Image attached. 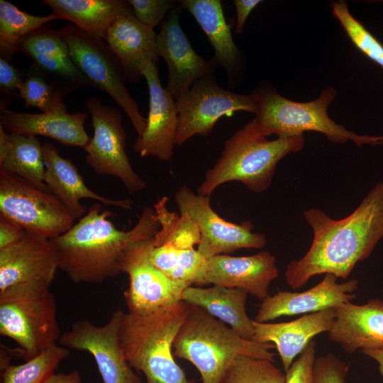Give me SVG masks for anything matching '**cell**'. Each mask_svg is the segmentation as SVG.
Here are the masks:
<instances>
[{
  "instance_id": "cell-1",
  "label": "cell",
  "mask_w": 383,
  "mask_h": 383,
  "mask_svg": "<svg viewBox=\"0 0 383 383\" xmlns=\"http://www.w3.org/2000/svg\"><path fill=\"white\" fill-rule=\"evenodd\" d=\"M313 238L306 253L292 260L284 276L294 289L318 274L346 279L356 264L367 259L383 238V182H379L347 217L336 220L318 208L303 213Z\"/></svg>"
},
{
  "instance_id": "cell-2",
  "label": "cell",
  "mask_w": 383,
  "mask_h": 383,
  "mask_svg": "<svg viewBox=\"0 0 383 383\" xmlns=\"http://www.w3.org/2000/svg\"><path fill=\"white\" fill-rule=\"evenodd\" d=\"M94 203L87 213L65 233L50 239L58 268L74 283L100 284L121 272L126 250L134 243L153 238L160 229L154 208L145 206L130 231L118 229L109 219L114 213L101 211Z\"/></svg>"
},
{
  "instance_id": "cell-3",
  "label": "cell",
  "mask_w": 383,
  "mask_h": 383,
  "mask_svg": "<svg viewBox=\"0 0 383 383\" xmlns=\"http://www.w3.org/2000/svg\"><path fill=\"white\" fill-rule=\"evenodd\" d=\"M189 308L179 301L150 313H124L121 345L129 365L145 376L146 383H194L173 354L174 339Z\"/></svg>"
},
{
  "instance_id": "cell-4",
  "label": "cell",
  "mask_w": 383,
  "mask_h": 383,
  "mask_svg": "<svg viewBox=\"0 0 383 383\" xmlns=\"http://www.w3.org/2000/svg\"><path fill=\"white\" fill-rule=\"evenodd\" d=\"M304 145L303 135L267 140L253 118L226 141L221 157L206 172L197 193L210 196L217 187L232 181L243 183L252 192H263L272 183L278 162Z\"/></svg>"
},
{
  "instance_id": "cell-5",
  "label": "cell",
  "mask_w": 383,
  "mask_h": 383,
  "mask_svg": "<svg viewBox=\"0 0 383 383\" xmlns=\"http://www.w3.org/2000/svg\"><path fill=\"white\" fill-rule=\"evenodd\" d=\"M274 345L245 339L205 309L190 304L173 343V354L191 362L201 383H221L231 363L240 355L274 361Z\"/></svg>"
},
{
  "instance_id": "cell-6",
  "label": "cell",
  "mask_w": 383,
  "mask_h": 383,
  "mask_svg": "<svg viewBox=\"0 0 383 383\" xmlns=\"http://www.w3.org/2000/svg\"><path fill=\"white\" fill-rule=\"evenodd\" d=\"M251 94L257 106L254 119L266 136L276 134L278 138H290L313 131L324 134L335 143L352 140L359 147L383 143V136L360 135L330 118L328 107L336 96V91L331 87L323 90L316 99L305 103L286 99L266 84Z\"/></svg>"
},
{
  "instance_id": "cell-7",
  "label": "cell",
  "mask_w": 383,
  "mask_h": 383,
  "mask_svg": "<svg viewBox=\"0 0 383 383\" xmlns=\"http://www.w3.org/2000/svg\"><path fill=\"white\" fill-rule=\"evenodd\" d=\"M0 334L18 344L15 353L25 361L57 343L62 333L50 287L21 284L0 292Z\"/></svg>"
},
{
  "instance_id": "cell-8",
  "label": "cell",
  "mask_w": 383,
  "mask_h": 383,
  "mask_svg": "<svg viewBox=\"0 0 383 383\" xmlns=\"http://www.w3.org/2000/svg\"><path fill=\"white\" fill-rule=\"evenodd\" d=\"M58 31L77 69L94 87L112 97L131 120L138 136H140L145 129L147 118L141 115L138 104L128 92L122 65L107 43L72 23H67Z\"/></svg>"
},
{
  "instance_id": "cell-9",
  "label": "cell",
  "mask_w": 383,
  "mask_h": 383,
  "mask_svg": "<svg viewBox=\"0 0 383 383\" xmlns=\"http://www.w3.org/2000/svg\"><path fill=\"white\" fill-rule=\"evenodd\" d=\"M0 213L26 231L48 239L69 231L74 220L56 196L1 169Z\"/></svg>"
},
{
  "instance_id": "cell-10",
  "label": "cell",
  "mask_w": 383,
  "mask_h": 383,
  "mask_svg": "<svg viewBox=\"0 0 383 383\" xmlns=\"http://www.w3.org/2000/svg\"><path fill=\"white\" fill-rule=\"evenodd\" d=\"M86 106L94 129L84 148L87 165L97 174L118 178L130 194L145 189L146 182L134 171L126 152V134L120 111L96 96L88 98Z\"/></svg>"
},
{
  "instance_id": "cell-11",
  "label": "cell",
  "mask_w": 383,
  "mask_h": 383,
  "mask_svg": "<svg viewBox=\"0 0 383 383\" xmlns=\"http://www.w3.org/2000/svg\"><path fill=\"white\" fill-rule=\"evenodd\" d=\"M178 112L176 145L180 146L195 135H208L217 121L237 111L256 113L257 106L252 94L226 90L216 83L213 74L196 81L175 99Z\"/></svg>"
},
{
  "instance_id": "cell-12",
  "label": "cell",
  "mask_w": 383,
  "mask_h": 383,
  "mask_svg": "<svg viewBox=\"0 0 383 383\" xmlns=\"http://www.w3.org/2000/svg\"><path fill=\"white\" fill-rule=\"evenodd\" d=\"M180 216L187 217L197 228L200 241L197 250L209 259L243 248H262L267 244L265 235L253 233L249 221L240 224L221 218L211 206L210 196L194 193L187 185L174 194Z\"/></svg>"
},
{
  "instance_id": "cell-13",
  "label": "cell",
  "mask_w": 383,
  "mask_h": 383,
  "mask_svg": "<svg viewBox=\"0 0 383 383\" xmlns=\"http://www.w3.org/2000/svg\"><path fill=\"white\" fill-rule=\"evenodd\" d=\"M124 312L115 311L109 321L97 326L87 319L74 322L62 333L60 345L86 351L94 357L103 383H142L128 362L120 343L119 333Z\"/></svg>"
},
{
  "instance_id": "cell-14",
  "label": "cell",
  "mask_w": 383,
  "mask_h": 383,
  "mask_svg": "<svg viewBox=\"0 0 383 383\" xmlns=\"http://www.w3.org/2000/svg\"><path fill=\"white\" fill-rule=\"evenodd\" d=\"M153 238L132 245L121 261V272L129 279L124 296L131 313H150L177 303L189 287L172 280L152 264L150 250Z\"/></svg>"
},
{
  "instance_id": "cell-15",
  "label": "cell",
  "mask_w": 383,
  "mask_h": 383,
  "mask_svg": "<svg viewBox=\"0 0 383 383\" xmlns=\"http://www.w3.org/2000/svg\"><path fill=\"white\" fill-rule=\"evenodd\" d=\"M16 52L28 56L33 61L29 68L45 79L63 96L84 86L94 87L75 66L59 31L44 27L35 30L18 42Z\"/></svg>"
},
{
  "instance_id": "cell-16",
  "label": "cell",
  "mask_w": 383,
  "mask_h": 383,
  "mask_svg": "<svg viewBox=\"0 0 383 383\" xmlns=\"http://www.w3.org/2000/svg\"><path fill=\"white\" fill-rule=\"evenodd\" d=\"M179 13L177 7L170 11L156 38L158 56L164 59L168 68L166 89L174 99L196 81L211 75L218 65L213 57L206 60L194 51L180 26Z\"/></svg>"
},
{
  "instance_id": "cell-17",
  "label": "cell",
  "mask_w": 383,
  "mask_h": 383,
  "mask_svg": "<svg viewBox=\"0 0 383 383\" xmlns=\"http://www.w3.org/2000/svg\"><path fill=\"white\" fill-rule=\"evenodd\" d=\"M157 65L150 62L143 70L149 91V111L143 133L133 145L141 157L170 160L176 145L178 112L174 96L161 85Z\"/></svg>"
},
{
  "instance_id": "cell-18",
  "label": "cell",
  "mask_w": 383,
  "mask_h": 383,
  "mask_svg": "<svg viewBox=\"0 0 383 383\" xmlns=\"http://www.w3.org/2000/svg\"><path fill=\"white\" fill-rule=\"evenodd\" d=\"M57 269L50 239L26 231L20 241L0 249V292L21 284L50 287Z\"/></svg>"
},
{
  "instance_id": "cell-19",
  "label": "cell",
  "mask_w": 383,
  "mask_h": 383,
  "mask_svg": "<svg viewBox=\"0 0 383 383\" xmlns=\"http://www.w3.org/2000/svg\"><path fill=\"white\" fill-rule=\"evenodd\" d=\"M337 279L335 275L326 274L318 284L306 291H278L262 301L254 321L266 323L283 316L312 313L350 302L355 298L353 293L358 288L357 280L338 283Z\"/></svg>"
},
{
  "instance_id": "cell-20",
  "label": "cell",
  "mask_w": 383,
  "mask_h": 383,
  "mask_svg": "<svg viewBox=\"0 0 383 383\" xmlns=\"http://www.w3.org/2000/svg\"><path fill=\"white\" fill-rule=\"evenodd\" d=\"M278 274L276 258L269 251L243 257L218 255L207 260L204 285L241 289L262 301Z\"/></svg>"
},
{
  "instance_id": "cell-21",
  "label": "cell",
  "mask_w": 383,
  "mask_h": 383,
  "mask_svg": "<svg viewBox=\"0 0 383 383\" xmlns=\"http://www.w3.org/2000/svg\"><path fill=\"white\" fill-rule=\"evenodd\" d=\"M43 150L45 166L44 182L74 219L81 218L88 211L87 206L80 203L82 199H93L106 206L131 209L129 199H111L88 188L77 167L70 160L62 157L52 143L45 142Z\"/></svg>"
},
{
  "instance_id": "cell-22",
  "label": "cell",
  "mask_w": 383,
  "mask_h": 383,
  "mask_svg": "<svg viewBox=\"0 0 383 383\" xmlns=\"http://www.w3.org/2000/svg\"><path fill=\"white\" fill-rule=\"evenodd\" d=\"M335 311L334 321L327 332L331 341L348 353L383 349V301L370 299L362 305L348 302Z\"/></svg>"
},
{
  "instance_id": "cell-23",
  "label": "cell",
  "mask_w": 383,
  "mask_h": 383,
  "mask_svg": "<svg viewBox=\"0 0 383 383\" xmlns=\"http://www.w3.org/2000/svg\"><path fill=\"white\" fill-rule=\"evenodd\" d=\"M335 317V308H331L288 322L259 323L253 320L252 340L260 343H273L287 372L294 358L314 336L331 329Z\"/></svg>"
},
{
  "instance_id": "cell-24",
  "label": "cell",
  "mask_w": 383,
  "mask_h": 383,
  "mask_svg": "<svg viewBox=\"0 0 383 383\" xmlns=\"http://www.w3.org/2000/svg\"><path fill=\"white\" fill-rule=\"evenodd\" d=\"M87 118L82 111L32 113L0 107V125L7 133L46 136L63 145L82 148L91 138L84 129Z\"/></svg>"
},
{
  "instance_id": "cell-25",
  "label": "cell",
  "mask_w": 383,
  "mask_h": 383,
  "mask_svg": "<svg viewBox=\"0 0 383 383\" xmlns=\"http://www.w3.org/2000/svg\"><path fill=\"white\" fill-rule=\"evenodd\" d=\"M156 38L154 29L140 23L134 13L121 16L112 24L105 41L121 62L127 82H137L148 63L157 65Z\"/></svg>"
},
{
  "instance_id": "cell-26",
  "label": "cell",
  "mask_w": 383,
  "mask_h": 383,
  "mask_svg": "<svg viewBox=\"0 0 383 383\" xmlns=\"http://www.w3.org/2000/svg\"><path fill=\"white\" fill-rule=\"evenodd\" d=\"M248 294L241 289L219 285L208 288L189 286L182 292L181 301L205 309L239 335L252 340L253 320L248 317L245 309Z\"/></svg>"
},
{
  "instance_id": "cell-27",
  "label": "cell",
  "mask_w": 383,
  "mask_h": 383,
  "mask_svg": "<svg viewBox=\"0 0 383 383\" xmlns=\"http://www.w3.org/2000/svg\"><path fill=\"white\" fill-rule=\"evenodd\" d=\"M59 19H65L92 35L106 39L108 30L121 16L133 13L123 0H43Z\"/></svg>"
},
{
  "instance_id": "cell-28",
  "label": "cell",
  "mask_w": 383,
  "mask_h": 383,
  "mask_svg": "<svg viewBox=\"0 0 383 383\" xmlns=\"http://www.w3.org/2000/svg\"><path fill=\"white\" fill-rule=\"evenodd\" d=\"M194 17L214 50L213 58L226 71L229 79L238 68L240 52L235 44L220 0L177 1Z\"/></svg>"
},
{
  "instance_id": "cell-29",
  "label": "cell",
  "mask_w": 383,
  "mask_h": 383,
  "mask_svg": "<svg viewBox=\"0 0 383 383\" xmlns=\"http://www.w3.org/2000/svg\"><path fill=\"white\" fill-rule=\"evenodd\" d=\"M0 169L50 192L44 182L43 145L37 136L9 133L0 125Z\"/></svg>"
},
{
  "instance_id": "cell-30",
  "label": "cell",
  "mask_w": 383,
  "mask_h": 383,
  "mask_svg": "<svg viewBox=\"0 0 383 383\" xmlns=\"http://www.w3.org/2000/svg\"><path fill=\"white\" fill-rule=\"evenodd\" d=\"M152 264L172 280L189 286L204 285L206 259L197 249H184L169 243L155 245L150 250Z\"/></svg>"
},
{
  "instance_id": "cell-31",
  "label": "cell",
  "mask_w": 383,
  "mask_h": 383,
  "mask_svg": "<svg viewBox=\"0 0 383 383\" xmlns=\"http://www.w3.org/2000/svg\"><path fill=\"white\" fill-rule=\"evenodd\" d=\"M54 20L59 18L52 13L35 16L21 11L10 1L0 0V57L10 62L23 37Z\"/></svg>"
},
{
  "instance_id": "cell-32",
  "label": "cell",
  "mask_w": 383,
  "mask_h": 383,
  "mask_svg": "<svg viewBox=\"0 0 383 383\" xmlns=\"http://www.w3.org/2000/svg\"><path fill=\"white\" fill-rule=\"evenodd\" d=\"M69 354L67 348L52 344L22 364L6 366L2 383H43Z\"/></svg>"
},
{
  "instance_id": "cell-33",
  "label": "cell",
  "mask_w": 383,
  "mask_h": 383,
  "mask_svg": "<svg viewBox=\"0 0 383 383\" xmlns=\"http://www.w3.org/2000/svg\"><path fill=\"white\" fill-rule=\"evenodd\" d=\"M18 94L26 107L38 108L42 113L67 112L64 96L45 79L28 68Z\"/></svg>"
},
{
  "instance_id": "cell-34",
  "label": "cell",
  "mask_w": 383,
  "mask_h": 383,
  "mask_svg": "<svg viewBox=\"0 0 383 383\" xmlns=\"http://www.w3.org/2000/svg\"><path fill=\"white\" fill-rule=\"evenodd\" d=\"M285 374L270 360L238 357L226 370L221 383H284Z\"/></svg>"
},
{
  "instance_id": "cell-35",
  "label": "cell",
  "mask_w": 383,
  "mask_h": 383,
  "mask_svg": "<svg viewBox=\"0 0 383 383\" xmlns=\"http://www.w3.org/2000/svg\"><path fill=\"white\" fill-rule=\"evenodd\" d=\"M332 13L353 43L367 57L383 69V45L349 11L345 1L331 4Z\"/></svg>"
},
{
  "instance_id": "cell-36",
  "label": "cell",
  "mask_w": 383,
  "mask_h": 383,
  "mask_svg": "<svg viewBox=\"0 0 383 383\" xmlns=\"http://www.w3.org/2000/svg\"><path fill=\"white\" fill-rule=\"evenodd\" d=\"M135 18L143 24L154 29L176 4L172 0H128Z\"/></svg>"
},
{
  "instance_id": "cell-37",
  "label": "cell",
  "mask_w": 383,
  "mask_h": 383,
  "mask_svg": "<svg viewBox=\"0 0 383 383\" xmlns=\"http://www.w3.org/2000/svg\"><path fill=\"white\" fill-rule=\"evenodd\" d=\"M349 366L335 355L328 353L316 358L313 383H346Z\"/></svg>"
},
{
  "instance_id": "cell-38",
  "label": "cell",
  "mask_w": 383,
  "mask_h": 383,
  "mask_svg": "<svg viewBox=\"0 0 383 383\" xmlns=\"http://www.w3.org/2000/svg\"><path fill=\"white\" fill-rule=\"evenodd\" d=\"M316 342L311 340L285 374L284 383H313Z\"/></svg>"
},
{
  "instance_id": "cell-39",
  "label": "cell",
  "mask_w": 383,
  "mask_h": 383,
  "mask_svg": "<svg viewBox=\"0 0 383 383\" xmlns=\"http://www.w3.org/2000/svg\"><path fill=\"white\" fill-rule=\"evenodd\" d=\"M22 76L15 65L0 57V107L8 108L13 100L21 98L17 91L23 81Z\"/></svg>"
},
{
  "instance_id": "cell-40",
  "label": "cell",
  "mask_w": 383,
  "mask_h": 383,
  "mask_svg": "<svg viewBox=\"0 0 383 383\" xmlns=\"http://www.w3.org/2000/svg\"><path fill=\"white\" fill-rule=\"evenodd\" d=\"M26 233L17 223L0 214V249L20 241Z\"/></svg>"
},
{
  "instance_id": "cell-41",
  "label": "cell",
  "mask_w": 383,
  "mask_h": 383,
  "mask_svg": "<svg viewBox=\"0 0 383 383\" xmlns=\"http://www.w3.org/2000/svg\"><path fill=\"white\" fill-rule=\"evenodd\" d=\"M234 5L236 11V25L235 32L238 34H241L245 21L251 11L257 5L262 2L260 0H235Z\"/></svg>"
},
{
  "instance_id": "cell-42",
  "label": "cell",
  "mask_w": 383,
  "mask_h": 383,
  "mask_svg": "<svg viewBox=\"0 0 383 383\" xmlns=\"http://www.w3.org/2000/svg\"><path fill=\"white\" fill-rule=\"evenodd\" d=\"M43 383H82L80 374L77 370L67 373H52Z\"/></svg>"
},
{
  "instance_id": "cell-43",
  "label": "cell",
  "mask_w": 383,
  "mask_h": 383,
  "mask_svg": "<svg viewBox=\"0 0 383 383\" xmlns=\"http://www.w3.org/2000/svg\"><path fill=\"white\" fill-rule=\"evenodd\" d=\"M360 352L372 357L378 363L379 371L383 376V349H364Z\"/></svg>"
}]
</instances>
